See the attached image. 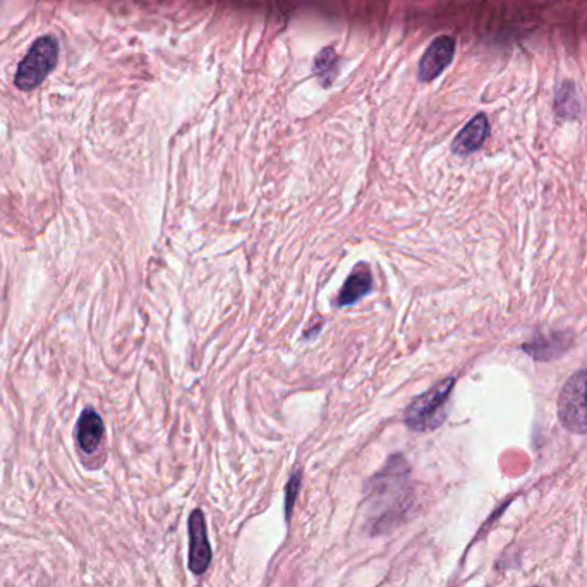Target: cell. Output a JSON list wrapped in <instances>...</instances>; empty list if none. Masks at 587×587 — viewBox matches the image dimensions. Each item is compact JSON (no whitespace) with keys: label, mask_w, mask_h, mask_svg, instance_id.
<instances>
[{"label":"cell","mask_w":587,"mask_h":587,"mask_svg":"<svg viewBox=\"0 0 587 587\" xmlns=\"http://www.w3.org/2000/svg\"><path fill=\"white\" fill-rule=\"evenodd\" d=\"M409 502V467L402 455H394L368 485V505L373 531L376 533L392 527V522L404 514Z\"/></svg>","instance_id":"6da1fadb"},{"label":"cell","mask_w":587,"mask_h":587,"mask_svg":"<svg viewBox=\"0 0 587 587\" xmlns=\"http://www.w3.org/2000/svg\"><path fill=\"white\" fill-rule=\"evenodd\" d=\"M454 378H447L435 387L430 388L426 394L419 395L418 399L412 400L411 406L407 407L406 421L407 428L412 431H431L438 428L445 421V406H447L450 394L454 390Z\"/></svg>","instance_id":"7a4b0ae2"},{"label":"cell","mask_w":587,"mask_h":587,"mask_svg":"<svg viewBox=\"0 0 587 587\" xmlns=\"http://www.w3.org/2000/svg\"><path fill=\"white\" fill-rule=\"evenodd\" d=\"M59 59V43L54 37L38 38L21 61L14 83L21 91H31L42 85L54 71Z\"/></svg>","instance_id":"3957f363"},{"label":"cell","mask_w":587,"mask_h":587,"mask_svg":"<svg viewBox=\"0 0 587 587\" xmlns=\"http://www.w3.org/2000/svg\"><path fill=\"white\" fill-rule=\"evenodd\" d=\"M558 416L574 433H587V370L575 373L565 383L558 399Z\"/></svg>","instance_id":"277c9868"},{"label":"cell","mask_w":587,"mask_h":587,"mask_svg":"<svg viewBox=\"0 0 587 587\" xmlns=\"http://www.w3.org/2000/svg\"><path fill=\"white\" fill-rule=\"evenodd\" d=\"M455 55V40L448 35L435 38L424 50L423 57L419 61L418 78L423 83H430L438 78L447 69Z\"/></svg>","instance_id":"5b68a950"},{"label":"cell","mask_w":587,"mask_h":587,"mask_svg":"<svg viewBox=\"0 0 587 587\" xmlns=\"http://www.w3.org/2000/svg\"><path fill=\"white\" fill-rule=\"evenodd\" d=\"M212 562V546L206 533L205 515L201 510H194L189 517V569L194 574L206 572Z\"/></svg>","instance_id":"8992f818"},{"label":"cell","mask_w":587,"mask_h":587,"mask_svg":"<svg viewBox=\"0 0 587 587\" xmlns=\"http://www.w3.org/2000/svg\"><path fill=\"white\" fill-rule=\"evenodd\" d=\"M490 136V121L485 114H478L467 122L466 128L455 136L452 152L457 155H469L478 152Z\"/></svg>","instance_id":"52a82bcc"},{"label":"cell","mask_w":587,"mask_h":587,"mask_svg":"<svg viewBox=\"0 0 587 587\" xmlns=\"http://www.w3.org/2000/svg\"><path fill=\"white\" fill-rule=\"evenodd\" d=\"M103 435H105V426H103L102 418L93 409H85L76 426V440H78L79 448L86 454H93L100 447Z\"/></svg>","instance_id":"ba28073f"},{"label":"cell","mask_w":587,"mask_h":587,"mask_svg":"<svg viewBox=\"0 0 587 587\" xmlns=\"http://www.w3.org/2000/svg\"><path fill=\"white\" fill-rule=\"evenodd\" d=\"M371 291H373V275L368 265L361 263L352 270L349 279L345 280L339 296L340 308L358 303L359 299H363Z\"/></svg>","instance_id":"9c48e42d"},{"label":"cell","mask_w":587,"mask_h":587,"mask_svg":"<svg viewBox=\"0 0 587 587\" xmlns=\"http://www.w3.org/2000/svg\"><path fill=\"white\" fill-rule=\"evenodd\" d=\"M579 97H577V88L570 79H565L558 85L555 93V110L563 119H575L579 115Z\"/></svg>","instance_id":"30bf717a"},{"label":"cell","mask_w":587,"mask_h":587,"mask_svg":"<svg viewBox=\"0 0 587 587\" xmlns=\"http://www.w3.org/2000/svg\"><path fill=\"white\" fill-rule=\"evenodd\" d=\"M340 59L339 54L335 52L333 47L321 50L320 54L316 55L315 59V74L321 86L330 88L333 81L339 74Z\"/></svg>","instance_id":"8fae6325"},{"label":"cell","mask_w":587,"mask_h":587,"mask_svg":"<svg viewBox=\"0 0 587 587\" xmlns=\"http://www.w3.org/2000/svg\"><path fill=\"white\" fill-rule=\"evenodd\" d=\"M299 486H301V474L296 473L292 476L291 481H289V485H287V495H285V514H287V517L291 515Z\"/></svg>","instance_id":"7c38bea8"}]
</instances>
